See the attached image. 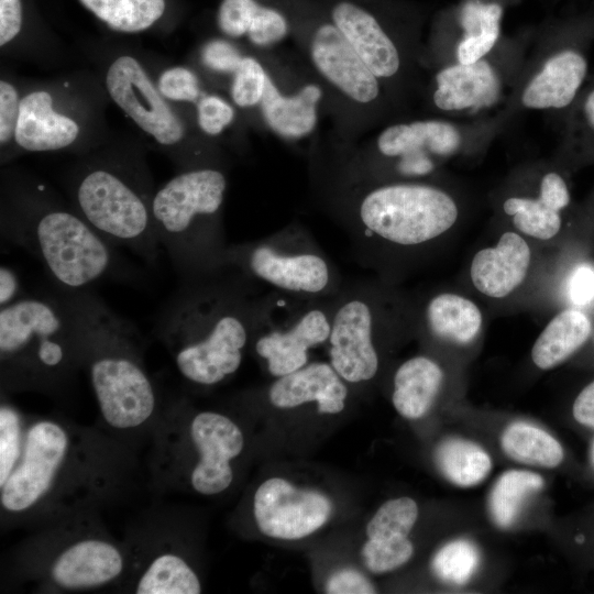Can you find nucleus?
Instances as JSON below:
<instances>
[{
  "label": "nucleus",
  "instance_id": "obj_29",
  "mask_svg": "<svg viewBox=\"0 0 594 594\" xmlns=\"http://www.w3.org/2000/svg\"><path fill=\"white\" fill-rule=\"evenodd\" d=\"M436 463L441 473L453 484L470 487L481 483L492 469V461L484 449L463 439H448L436 450Z\"/></svg>",
  "mask_w": 594,
  "mask_h": 594
},
{
  "label": "nucleus",
  "instance_id": "obj_21",
  "mask_svg": "<svg viewBox=\"0 0 594 594\" xmlns=\"http://www.w3.org/2000/svg\"><path fill=\"white\" fill-rule=\"evenodd\" d=\"M78 134V123L54 109L48 91L34 90L21 98L13 139L20 148L26 152L57 151L72 145Z\"/></svg>",
  "mask_w": 594,
  "mask_h": 594
},
{
  "label": "nucleus",
  "instance_id": "obj_7",
  "mask_svg": "<svg viewBox=\"0 0 594 594\" xmlns=\"http://www.w3.org/2000/svg\"><path fill=\"white\" fill-rule=\"evenodd\" d=\"M416 327V308L383 280L342 285L334 296L328 340L330 364L346 384L374 380L381 345Z\"/></svg>",
  "mask_w": 594,
  "mask_h": 594
},
{
  "label": "nucleus",
  "instance_id": "obj_17",
  "mask_svg": "<svg viewBox=\"0 0 594 594\" xmlns=\"http://www.w3.org/2000/svg\"><path fill=\"white\" fill-rule=\"evenodd\" d=\"M532 251L526 237L505 231L493 246L479 250L470 264V279L482 295L502 299L514 294L526 280Z\"/></svg>",
  "mask_w": 594,
  "mask_h": 594
},
{
  "label": "nucleus",
  "instance_id": "obj_31",
  "mask_svg": "<svg viewBox=\"0 0 594 594\" xmlns=\"http://www.w3.org/2000/svg\"><path fill=\"white\" fill-rule=\"evenodd\" d=\"M543 479L534 472L510 470L503 473L490 495V513L501 528L510 527L518 518L527 499L540 491Z\"/></svg>",
  "mask_w": 594,
  "mask_h": 594
},
{
  "label": "nucleus",
  "instance_id": "obj_48",
  "mask_svg": "<svg viewBox=\"0 0 594 594\" xmlns=\"http://www.w3.org/2000/svg\"><path fill=\"white\" fill-rule=\"evenodd\" d=\"M572 414L579 424L594 428V381L580 392L573 403Z\"/></svg>",
  "mask_w": 594,
  "mask_h": 594
},
{
  "label": "nucleus",
  "instance_id": "obj_3",
  "mask_svg": "<svg viewBox=\"0 0 594 594\" xmlns=\"http://www.w3.org/2000/svg\"><path fill=\"white\" fill-rule=\"evenodd\" d=\"M458 202L443 188L420 182L374 186L356 199L349 235L367 263L436 244L455 226Z\"/></svg>",
  "mask_w": 594,
  "mask_h": 594
},
{
  "label": "nucleus",
  "instance_id": "obj_28",
  "mask_svg": "<svg viewBox=\"0 0 594 594\" xmlns=\"http://www.w3.org/2000/svg\"><path fill=\"white\" fill-rule=\"evenodd\" d=\"M503 8L497 2L465 0L458 10L462 37L457 45L460 64L483 59L495 46L501 34Z\"/></svg>",
  "mask_w": 594,
  "mask_h": 594
},
{
  "label": "nucleus",
  "instance_id": "obj_13",
  "mask_svg": "<svg viewBox=\"0 0 594 594\" xmlns=\"http://www.w3.org/2000/svg\"><path fill=\"white\" fill-rule=\"evenodd\" d=\"M253 509L262 534L297 540L314 534L328 521L332 504L317 491L298 488L282 477H271L257 487Z\"/></svg>",
  "mask_w": 594,
  "mask_h": 594
},
{
  "label": "nucleus",
  "instance_id": "obj_15",
  "mask_svg": "<svg viewBox=\"0 0 594 594\" xmlns=\"http://www.w3.org/2000/svg\"><path fill=\"white\" fill-rule=\"evenodd\" d=\"M310 56L321 75L354 101L367 103L377 98L378 78L355 53L343 34L328 20L312 29Z\"/></svg>",
  "mask_w": 594,
  "mask_h": 594
},
{
  "label": "nucleus",
  "instance_id": "obj_16",
  "mask_svg": "<svg viewBox=\"0 0 594 594\" xmlns=\"http://www.w3.org/2000/svg\"><path fill=\"white\" fill-rule=\"evenodd\" d=\"M581 35L552 53L521 94L526 108L561 110L570 108L581 92L587 77L588 59Z\"/></svg>",
  "mask_w": 594,
  "mask_h": 594
},
{
  "label": "nucleus",
  "instance_id": "obj_26",
  "mask_svg": "<svg viewBox=\"0 0 594 594\" xmlns=\"http://www.w3.org/2000/svg\"><path fill=\"white\" fill-rule=\"evenodd\" d=\"M320 98V88L312 84L304 86L293 96H283L268 76L260 105L272 130L282 136L296 139L314 130Z\"/></svg>",
  "mask_w": 594,
  "mask_h": 594
},
{
  "label": "nucleus",
  "instance_id": "obj_44",
  "mask_svg": "<svg viewBox=\"0 0 594 594\" xmlns=\"http://www.w3.org/2000/svg\"><path fill=\"white\" fill-rule=\"evenodd\" d=\"M21 99L15 87L7 81H0V142L8 144L14 139L15 128L20 114Z\"/></svg>",
  "mask_w": 594,
  "mask_h": 594
},
{
  "label": "nucleus",
  "instance_id": "obj_34",
  "mask_svg": "<svg viewBox=\"0 0 594 594\" xmlns=\"http://www.w3.org/2000/svg\"><path fill=\"white\" fill-rule=\"evenodd\" d=\"M570 108L566 131L569 155L578 162L594 160V80L582 88Z\"/></svg>",
  "mask_w": 594,
  "mask_h": 594
},
{
  "label": "nucleus",
  "instance_id": "obj_40",
  "mask_svg": "<svg viewBox=\"0 0 594 594\" xmlns=\"http://www.w3.org/2000/svg\"><path fill=\"white\" fill-rule=\"evenodd\" d=\"M22 427L19 415L8 406L0 410V487L22 455Z\"/></svg>",
  "mask_w": 594,
  "mask_h": 594
},
{
  "label": "nucleus",
  "instance_id": "obj_33",
  "mask_svg": "<svg viewBox=\"0 0 594 594\" xmlns=\"http://www.w3.org/2000/svg\"><path fill=\"white\" fill-rule=\"evenodd\" d=\"M138 594H198L201 585L195 571L179 556L156 557L139 580Z\"/></svg>",
  "mask_w": 594,
  "mask_h": 594
},
{
  "label": "nucleus",
  "instance_id": "obj_22",
  "mask_svg": "<svg viewBox=\"0 0 594 594\" xmlns=\"http://www.w3.org/2000/svg\"><path fill=\"white\" fill-rule=\"evenodd\" d=\"M123 564L121 552L112 543L100 539H84L59 553L51 574L61 587L91 588L117 579Z\"/></svg>",
  "mask_w": 594,
  "mask_h": 594
},
{
  "label": "nucleus",
  "instance_id": "obj_30",
  "mask_svg": "<svg viewBox=\"0 0 594 594\" xmlns=\"http://www.w3.org/2000/svg\"><path fill=\"white\" fill-rule=\"evenodd\" d=\"M501 443L508 457L525 464L554 468L564 457L561 444L550 433L524 422L508 426Z\"/></svg>",
  "mask_w": 594,
  "mask_h": 594
},
{
  "label": "nucleus",
  "instance_id": "obj_19",
  "mask_svg": "<svg viewBox=\"0 0 594 594\" xmlns=\"http://www.w3.org/2000/svg\"><path fill=\"white\" fill-rule=\"evenodd\" d=\"M571 204V193L564 177L548 172L540 180L537 197L512 196L503 204L517 232L526 238L549 241L562 228L563 212Z\"/></svg>",
  "mask_w": 594,
  "mask_h": 594
},
{
  "label": "nucleus",
  "instance_id": "obj_11",
  "mask_svg": "<svg viewBox=\"0 0 594 594\" xmlns=\"http://www.w3.org/2000/svg\"><path fill=\"white\" fill-rule=\"evenodd\" d=\"M106 87L113 102L158 144L172 146L183 140L182 119L136 58L117 57L107 70Z\"/></svg>",
  "mask_w": 594,
  "mask_h": 594
},
{
  "label": "nucleus",
  "instance_id": "obj_24",
  "mask_svg": "<svg viewBox=\"0 0 594 594\" xmlns=\"http://www.w3.org/2000/svg\"><path fill=\"white\" fill-rule=\"evenodd\" d=\"M461 134L451 123L439 120L414 121L386 128L377 139L380 153L399 161L413 157L448 156L461 145Z\"/></svg>",
  "mask_w": 594,
  "mask_h": 594
},
{
  "label": "nucleus",
  "instance_id": "obj_6",
  "mask_svg": "<svg viewBox=\"0 0 594 594\" xmlns=\"http://www.w3.org/2000/svg\"><path fill=\"white\" fill-rule=\"evenodd\" d=\"M1 235L40 261L62 290H87L116 265L113 245L77 211L47 202L3 210Z\"/></svg>",
  "mask_w": 594,
  "mask_h": 594
},
{
  "label": "nucleus",
  "instance_id": "obj_47",
  "mask_svg": "<svg viewBox=\"0 0 594 594\" xmlns=\"http://www.w3.org/2000/svg\"><path fill=\"white\" fill-rule=\"evenodd\" d=\"M21 0H0V45L3 47L20 33Z\"/></svg>",
  "mask_w": 594,
  "mask_h": 594
},
{
  "label": "nucleus",
  "instance_id": "obj_43",
  "mask_svg": "<svg viewBox=\"0 0 594 594\" xmlns=\"http://www.w3.org/2000/svg\"><path fill=\"white\" fill-rule=\"evenodd\" d=\"M243 56L226 40H211L201 50V61L206 67L217 73H234Z\"/></svg>",
  "mask_w": 594,
  "mask_h": 594
},
{
  "label": "nucleus",
  "instance_id": "obj_14",
  "mask_svg": "<svg viewBox=\"0 0 594 594\" xmlns=\"http://www.w3.org/2000/svg\"><path fill=\"white\" fill-rule=\"evenodd\" d=\"M190 437L199 453L190 473L193 488L204 495L226 491L233 480L230 462L244 447L241 429L226 415L200 411L193 418Z\"/></svg>",
  "mask_w": 594,
  "mask_h": 594
},
{
  "label": "nucleus",
  "instance_id": "obj_27",
  "mask_svg": "<svg viewBox=\"0 0 594 594\" xmlns=\"http://www.w3.org/2000/svg\"><path fill=\"white\" fill-rule=\"evenodd\" d=\"M592 332V320L582 309L565 308L551 318L536 339L532 362L541 370L552 369L583 346Z\"/></svg>",
  "mask_w": 594,
  "mask_h": 594
},
{
  "label": "nucleus",
  "instance_id": "obj_50",
  "mask_svg": "<svg viewBox=\"0 0 594 594\" xmlns=\"http://www.w3.org/2000/svg\"><path fill=\"white\" fill-rule=\"evenodd\" d=\"M593 457H594V450H593Z\"/></svg>",
  "mask_w": 594,
  "mask_h": 594
},
{
  "label": "nucleus",
  "instance_id": "obj_41",
  "mask_svg": "<svg viewBox=\"0 0 594 594\" xmlns=\"http://www.w3.org/2000/svg\"><path fill=\"white\" fill-rule=\"evenodd\" d=\"M157 88L170 101L194 102L200 97L197 76L184 66L165 69L158 77Z\"/></svg>",
  "mask_w": 594,
  "mask_h": 594
},
{
  "label": "nucleus",
  "instance_id": "obj_1",
  "mask_svg": "<svg viewBox=\"0 0 594 594\" xmlns=\"http://www.w3.org/2000/svg\"><path fill=\"white\" fill-rule=\"evenodd\" d=\"M253 284L227 267L183 279L164 306L156 333L188 382L213 386L241 366L258 298Z\"/></svg>",
  "mask_w": 594,
  "mask_h": 594
},
{
  "label": "nucleus",
  "instance_id": "obj_38",
  "mask_svg": "<svg viewBox=\"0 0 594 594\" xmlns=\"http://www.w3.org/2000/svg\"><path fill=\"white\" fill-rule=\"evenodd\" d=\"M414 553L407 537L369 539L362 548L365 566L373 573H385L405 564Z\"/></svg>",
  "mask_w": 594,
  "mask_h": 594
},
{
  "label": "nucleus",
  "instance_id": "obj_46",
  "mask_svg": "<svg viewBox=\"0 0 594 594\" xmlns=\"http://www.w3.org/2000/svg\"><path fill=\"white\" fill-rule=\"evenodd\" d=\"M326 592L330 594H371L375 592V588L361 572L345 568L329 576Z\"/></svg>",
  "mask_w": 594,
  "mask_h": 594
},
{
  "label": "nucleus",
  "instance_id": "obj_42",
  "mask_svg": "<svg viewBox=\"0 0 594 594\" xmlns=\"http://www.w3.org/2000/svg\"><path fill=\"white\" fill-rule=\"evenodd\" d=\"M233 118L234 110L231 105L218 96H204L197 103L198 125L206 134H220Z\"/></svg>",
  "mask_w": 594,
  "mask_h": 594
},
{
  "label": "nucleus",
  "instance_id": "obj_10",
  "mask_svg": "<svg viewBox=\"0 0 594 594\" xmlns=\"http://www.w3.org/2000/svg\"><path fill=\"white\" fill-rule=\"evenodd\" d=\"M334 296L270 290L257 298L250 344L272 376L304 367L309 351L328 343Z\"/></svg>",
  "mask_w": 594,
  "mask_h": 594
},
{
  "label": "nucleus",
  "instance_id": "obj_36",
  "mask_svg": "<svg viewBox=\"0 0 594 594\" xmlns=\"http://www.w3.org/2000/svg\"><path fill=\"white\" fill-rule=\"evenodd\" d=\"M480 553L469 540L458 539L444 544L432 559V570L442 581L462 585L476 571Z\"/></svg>",
  "mask_w": 594,
  "mask_h": 594
},
{
  "label": "nucleus",
  "instance_id": "obj_32",
  "mask_svg": "<svg viewBox=\"0 0 594 594\" xmlns=\"http://www.w3.org/2000/svg\"><path fill=\"white\" fill-rule=\"evenodd\" d=\"M111 30L138 33L151 28L165 11V0H80Z\"/></svg>",
  "mask_w": 594,
  "mask_h": 594
},
{
  "label": "nucleus",
  "instance_id": "obj_5",
  "mask_svg": "<svg viewBox=\"0 0 594 594\" xmlns=\"http://www.w3.org/2000/svg\"><path fill=\"white\" fill-rule=\"evenodd\" d=\"M0 356L12 386L51 385L81 360L75 312L63 290L22 295L0 309Z\"/></svg>",
  "mask_w": 594,
  "mask_h": 594
},
{
  "label": "nucleus",
  "instance_id": "obj_8",
  "mask_svg": "<svg viewBox=\"0 0 594 594\" xmlns=\"http://www.w3.org/2000/svg\"><path fill=\"white\" fill-rule=\"evenodd\" d=\"M227 267L271 290L307 297H332L343 285L334 263L297 223L255 241L230 244Z\"/></svg>",
  "mask_w": 594,
  "mask_h": 594
},
{
  "label": "nucleus",
  "instance_id": "obj_45",
  "mask_svg": "<svg viewBox=\"0 0 594 594\" xmlns=\"http://www.w3.org/2000/svg\"><path fill=\"white\" fill-rule=\"evenodd\" d=\"M566 293L575 308L592 304L594 301V267L587 264L578 265L570 274Z\"/></svg>",
  "mask_w": 594,
  "mask_h": 594
},
{
  "label": "nucleus",
  "instance_id": "obj_49",
  "mask_svg": "<svg viewBox=\"0 0 594 594\" xmlns=\"http://www.w3.org/2000/svg\"><path fill=\"white\" fill-rule=\"evenodd\" d=\"M22 296L20 280L8 266L0 268V306L4 307Z\"/></svg>",
  "mask_w": 594,
  "mask_h": 594
},
{
  "label": "nucleus",
  "instance_id": "obj_2",
  "mask_svg": "<svg viewBox=\"0 0 594 594\" xmlns=\"http://www.w3.org/2000/svg\"><path fill=\"white\" fill-rule=\"evenodd\" d=\"M66 295L103 419L116 429L141 426L156 408V394L141 364L135 327L89 289Z\"/></svg>",
  "mask_w": 594,
  "mask_h": 594
},
{
  "label": "nucleus",
  "instance_id": "obj_18",
  "mask_svg": "<svg viewBox=\"0 0 594 594\" xmlns=\"http://www.w3.org/2000/svg\"><path fill=\"white\" fill-rule=\"evenodd\" d=\"M349 388L330 363L312 362L276 377L267 399L276 408L293 409L315 403L319 414H340L345 408Z\"/></svg>",
  "mask_w": 594,
  "mask_h": 594
},
{
  "label": "nucleus",
  "instance_id": "obj_23",
  "mask_svg": "<svg viewBox=\"0 0 594 594\" xmlns=\"http://www.w3.org/2000/svg\"><path fill=\"white\" fill-rule=\"evenodd\" d=\"M499 91V78L483 58L442 68L436 76L433 102L444 111L477 110L492 106Z\"/></svg>",
  "mask_w": 594,
  "mask_h": 594
},
{
  "label": "nucleus",
  "instance_id": "obj_39",
  "mask_svg": "<svg viewBox=\"0 0 594 594\" xmlns=\"http://www.w3.org/2000/svg\"><path fill=\"white\" fill-rule=\"evenodd\" d=\"M268 75L262 65L252 57H243L233 73L231 97L233 102L242 108L261 102Z\"/></svg>",
  "mask_w": 594,
  "mask_h": 594
},
{
  "label": "nucleus",
  "instance_id": "obj_37",
  "mask_svg": "<svg viewBox=\"0 0 594 594\" xmlns=\"http://www.w3.org/2000/svg\"><path fill=\"white\" fill-rule=\"evenodd\" d=\"M274 6L258 0H222L217 12V24L229 37H251Z\"/></svg>",
  "mask_w": 594,
  "mask_h": 594
},
{
  "label": "nucleus",
  "instance_id": "obj_20",
  "mask_svg": "<svg viewBox=\"0 0 594 594\" xmlns=\"http://www.w3.org/2000/svg\"><path fill=\"white\" fill-rule=\"evenodd\" d=\"M483 312L475 301L454 292H439L416 308V327L438 342L466 346L483 329Z\"/></svg>",
  "mask_w": 594,
  "mask_h": 594
},
{
  "label": "nucleus",
  "instance_id": "obj_4",
  "mask_svg": "<svg viewBox=\"0 0 594 594\" xmlns=\"http://www.w3.org/2000/svg\"><path fill=\"white\" fill-rule=\"evenodd\" d=\"M226 175L213 167H196L166 182L152 199L156 237L183 279L227 268L229 244L221 211Z\"/></svg>",
  "mask_w": 594,
  "mask_h": 594
},
{
  "label": "nucleus",
  "instance_id": "obj_9",
  "mask_svg": "<svg viewBox=\"0 0 594 594\" xmlns=\"http://www.w3.org/2000/svg\"><path fill=\"white\" fill-rule=\"evenodd\" d=\"M127 170L96 165L74 186L76 211L111 245L127 248L150 263L156 262L160 242L146 185Z\"/></svg>",
  "mask_w": 594,
  "mask_h": 594
},
{
  "label": "nucleus",
  "instance_id": "obj_25",
  "mask_svg": "<svg viewBox=\"0 0 594 594\" xmlns=\"http://www.w3.org/2000/svg\"><path fill=\"white\" fill-rule=\"evenodd\" d=\"M444 374L431 358L417 355L403 362L393 377L392 403L407 419L425 416L439 395Z\"/></svg>",
  "mask_w": 594,
  "mask_h": 594
},
{
  "label": "nucleus",
  "instance_id": "obj_35",
  "mask_svg": "<svg viewBox=\"0 0 594 594\" xmlns=\"http://www.w3.org/2000/svg\"><path fill=\"white\" fill-rule=\"evenodd\" d=\"M418 517V506L409 497L385 502L366 526L369 539L408 537Z\"/></svg>",
  "mask_w": 594,
  "mask_h": 594
},
{
  "label": "nucleus",
  "instance_id": "obj_12",
  "mask_svg": "<svg viewBox=\"0 0 594 594\" xmlns=\"http://www.w3.org/2000/svg\"><path fill=\"white\" fill-rule=\"evenodd\" d=\"M67 450L68 437L58 424L42 420L32 425L22 455L1 486L2 507L20 513L34 506L48 491Z\"/></svg>",
  "mask_w": 594,
  "mask_h": 594
}]
</instances>
